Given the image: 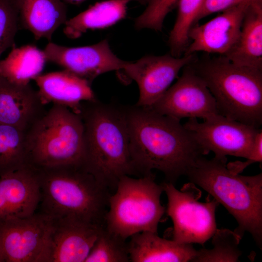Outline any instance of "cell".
Masks as SVG:
<instances>
[{"instance_id": "6da1fadb", "label": "cell", "mask_w": 262, "mask_h": 262, "mask_svg": "<svg viewBox=\"0 0 262 262\" xmlns=\"http://www.w3.org/2000/svg\"><path fill=\"white\" fill-rule=\"evenodd\" d=\"M127 124L131 159L140 177L162 172L174 184L200 156H204L180 120L150 107H123Z\"/></svg>"}, {"instance_id": "7a4b0ae2", "label": "cell", "mask_w": 262, "mask_h": 262, "mask_svg": "<svg viewBox=\"0 0 262 262\" xmlns=\"http://www.w3.org/2000/svg\"><path fill=\"white\" fill-rule=\"evenodd\" d=\"M79 115L84 126L85 170L109 190L115 189L124 176H138L131 159L123 107L97 99L84 101Z\"/></svg>"}, {"instance_id": "3957f363", "label": "cell", "mask_w": 262, "mask_h": 262, "mask_svg": "<svg viewBox=\"0 0 262 262\" xmlns=\"http://www.w3.org/2000/svg\"><path fill=\"white\" fill-rule=\"evenodd\" d=\"M227 159L198 157L185 175L221 203L235 218L234 231L242 238L247 231L257 245L262 246V174L246 176L234 174L226 165Z\"/></svg>"}, {"instance_id": "277c9868", "label": "cell", "mask_w": 262, "mask_h": 262, "mask_svg": "<svg viewBox=\"0 0 262 262\" xmlns=\"http://www.w3.org/2000/svg\"><path fill=\"white\" fill-rule=\"evenodd\" d=\"M35 168L42 213L54 219L68 217L105 225L109 190L82 166Z\"/></svg>"}, {"instance_id": "5b68a950", "label": "cell", "mask_w": 262, "mask_h": 262, "mask_svg": "<svg viewBox=\"0 0 262 262\" xmlns=\"http://www.w3.org/2000/svg\"><path fill=\"white\" fill-rule=\"evenodd\" d=\"M191 65L214 97L219 115L260 129L262 70L237 65L224 55Z\"/></svg>"}, {"instance_id": "8992f818", "label": "cell", "mask_w": 262, "mask_h": 262, "mask_svg": "<svg viewBox=\"0 0 262 262\" xmlns=\"http://www.w3.org/2000/svg\"><path fill=\"white\" fill-rule=\"evenodd\" d=\"M26 146L30 164L35 168L83 167L84 126L81 116L53 104L27 131Z\"/></svg>"}, {"instance_id": "52a82bcc", "label": "cell", "mask_w": 262, "mask_h": 262, "mask_svg": "<svg viewBox=\"0 0 262 262\" xmlns=\"http://www.w3.org/2000/svg\"><path fill=\"white\" fill-rule=\"evenodd\" d=\"M115 190L109 198L105 228L125 240L143 231L158 233V224L165 208L160 200L163 187L155 182L154 175L138 179L124 176L118 181Z\"/></svg>"}, {"instance_id": "ba28073f", "label": "cell", "mask_w": 262, "mask_h": 262, "mask_svg": "<svg viewBox=\"0 0 262 262\" xmlns=\"http://www.w3.org/2000/svg\"><path fill=\"white\" fill-rule=\"evenodd\" d=\"M162 185L168 199L166 213L173 224V240L203 245L217 229L215 211L219 203L215 199L199 201L201 191L191 182L180 190L169 182Z\"/></svg>"}, {"instance_id": "9c48e42d", "label": "cell", "mask_w": 262, "mask_h": 262, "mask_svg": "<svg viewBox=\"0 0 262 262\" xmlns=\"http://www.w3.org/2000/svg\"><path fill=\"white\" fill-rule=\"evenodd\" d=\"M183 126L204 155L212 151L214 157L221 159H227L228 155L246 159L261 130L220 115L202 122L197 118H189Z\"/></svg>"}, {"instance_id": "30bf717a", "label": "cell", "mask_w": 262, "mask_h": 262, "mask_svg": "<svg viewBox=\"0 0 262 262\" xmlns=\"http://www.w3.org/2000/svg\"><path fill=\"white\" fill-rule=\"evenodd\" d=\"M52 218L41 212L0 222V250L5 262H45Z\"/></svg>"}, {"instance_id": "8fae6325", "label": "cell", "mask_w": 262, "mask_h": 262, "mask_svg": "<svg viewBox=\"0 0 262 262\" xmlns=\"http://www.w3.org/2000/svg\"><path fill=\"white\" fill-rule=\"evenodd\" d=\"M191 64L183 67L177 82L150 108L179 120L186 117L204 120L219 115L214 97Z\"/></svg>"}, {"instance_id": "7c38bea8", "label": "cell", "mask_w": 262, "mask_h": 262, "mask_svg": "<svg viewBox=\"0 0 262 262\" xmlns=\"http://www.w3.org/2000/svg\"><path fill=\"white\" fill-rule=\"evenodd\" d=\"M196 59L195 54L177 57L171 54L145 56L128 62L123 70L134 81L139 96L135 105L149 107L169 88L180 70Z\"/></svg>"}, {"instance_id": "4fadbf2b", "label": "cell", "mask_w": 262, "mask_h": 262, "mask_svg": "<svg viewBox=\"0 0 262 262\" xmlns=\"http://www.w3.org/2000/svg\"><path fill=\"white\" fill-rule=\"evenodd\" d=\"M43 51L47 62L59 65L91 84L103 73L123 70L128 62L112 51L106 39L95 44L77 47L49 42Z\"/></svg>"}, {"instance_id": "5bb4252c", "label": "cell", "mask_w": 262, "mask_h": 262, "mask_svg": "<svg viewBox=\"0 0 262 262\" xmlns=\"http://www.w3.org/2000/svg\"><path fill=\"white\" fill-rule=\"evenodd\" d=\"M252 0L234 5L206 23L194 24L189 32L191 43L184 54L202 51L225 55L238 40L244 16Z\"/></svg>"}, {"instance_id": "9a60e30c", "label": "cell", "mask_w": 262, "mask_h": 262, "mask_svg": "<svg viewBox=\"0 0 262 262\" xmlns=\"http://www.w3.org/2000/svg\"><path fill=\"white\" fill-rule=\"evenodd\" d=\"M52 220L45 262H85L104 226L68 217Z\"/></svg>"}, {"instance_id": "2e32d148", "label": "cell", "mask_w": 262, "mask_h": 262, "mask_svg": "<svg viewBox=\"0 0 262 262\" xmlns=\"http://www.w3.org/2000/svg\"><path fill=\"white\" fill-rule=\"evenodd\" d=\"M40 200L34 167L28 166L0 177V222L33 214Z\"/></svg>"}, {"instance_id": "e0dca14e", "label": "cell", "mask_w": 262, "mask_h": 262, "mask_svg": "<svg viewBox=\"0 0 262 262\" xmlns=\"http://www.w3.org/2000/svg\"><path fill=\"white\" fill-rule=\"evenodd\" d=\"M38 91L0 77V123L26 131L46 113Z\"/></svg>"}, {"instance_id": "ac0fdd59", "label": "cell", "mask_w": 262, "mask_h": 262, "mask_svg": "<svg viewBox=\"0 0 262 262\" xmlns=\"http://www.w3.org/2000/svg\"><path fill=\"white\" fill-rule=\"evenodd\" d=\"M33 81L44 105L63 106L79 114L82 102L97 99L90 83L65 69L41 74Z\"/></svg>"}, {"instance_id": "d6986e66", "label": "cell", "mask_w": 262, "mask_h": 262, "mask_svg": "<svg viewBox=\"0 0 262 262\" xmlns=\"http://www.w3.org/2000/svg\"><path fill=\"white\" fill-rule=\"evenodd\" d=\"M127 242L130 262H192L196 254L191 244H180L162 238L158 233L143 231Z\"/></svg>"}, {"instance_id": "ffe728a7", "label": "cell", "mask_w": 262, "mask_h": 262, "mask_svg": "<svg viewBox=\"0 0 262 262\" xmlns=\"http://www.w3.org/2000/svg\"><path fill=\"white\" fill-rule=\"evenodd\" d=\"M19 26L30 31L36 40L50 42L52 35L67 19V8L61 0H14Z\"/></svg>"}, {"instance_id": "44dd1931", "label": "cell", "mask_w": 262, "mask_h": 262, "mask_svg": "<svg viewBox=\"0 0 262 262\" xmlns=\"http://www.w3.org/2000/svg\"><path fill=\"white\" fill-rule=\"evenodd\" d=\"M224 56L237 65L262 70V0L250 2L238 40Z\"/></svg>"}, {"instance_id": "7402d4cb", "label": "cell", "mask_w": 262, "mask_h": 262, "mask_svg": "<svg viewBox=\"0 0 262 262\" xmlns=\"http://www.w3.org/2000/svg\"><path fill=\"white\" fill-rule=\"evenodd\" d=\"M131 0H105L95 3L65 24L64 34L68 38L80 37L88 30L104 29L126 16Z\"/></svg>"}, {"instance_id": "603a6c76", "label": "cell", "mask_w": 262, "mask_h": 262, "mask_svg": "<svg viewBox=\"0 0 262 262\" xmlns=\"http://www.w3.org/2000/svg\"><path fill=\"white\" fill-rule=\"evenodd\" d=\"M46 62L43 50L35 46H14L8 56L0 60V77L16 84H29L41 74Z\"/></svg>"}, {"instance_id": "cb8c5ba5", "label": "cell", "mask_w": 262, "mask_h": 262, "mask_svg": "<svg viewBox=\"0 0 262 262\" xmlns=\"http://www.w3.org/2000/svg\"><path fill=\"white\" fill-rule=\"evenodd\" d=\"M26 134L19 128L0 123V177L31 165Z\"/></svg>"}, {"instance_id": "d4e9b609", "label": "cell", "mask_w": 262, "mask_h": 262, "mask_svg": "<svg viewBox=\"0 0 262 262\" xmlns=\"http://www.w3.org/2000/svg\"><path fill=\"white\" fill-rule=\"evenodd\" d=\"M204 0H180L177 16L170 32L168 43L171 55L180 57L189 44L188 33Z\"/></svg>"}, {"instance_id": "484cf974", "label": "cell", "mask_w": 262, "mask_h": 262, "mask_svg": "<svg viewBox=\"0 0 262 262\" xmlns=\"http://www.w3.org/2000/svg\"><path fill=\"white\" fill-rule=\"evenodd\" d=\"M212 238L213 247L201 248L192 262H239L242 252L238 246L242 237L229 229H216Z\"/></svg>"}, {"instance_id": "4316f807", "label": "cell", "mask_w": 262, "mask_h": 262, "mask_svg": "<svg viewBox=\"0 0 262 262\" xmlns=\"http://www.w3.org/2000/svg\"><path fill=\"white\" fill-rule=\"evenodd\" d=\"M130 262L126 240L102 227L85 262Z\"/></svg>"}, {"instance_id": "83f0119b", "label": "cell", "mask_w": 262, "mask_h": 262, "mask_svg": "<svg viewBox=\"0 0 262 262\" xmlns=\"http://www.w3.org/2000/svg\"><path fill=\"white\" fill-rule=\"evenodd\" d=\"M20 28L17 8L14 0H0V57L15 46V38Z\"/></svg>"}, {"instance_id": "f1b7e54d", "label": "cell", "mask_w": 262, "mask_h": 262, "mask_svg": "<svg viewBox=\"0 0 262 262\" xmlns=\"http://www.w3.org/2000/svg\"><path fill=\"white\" fill-rule=\"evenodd\" d=\"M179 0H147L145 10L135 20V28L162 31L166 16Z\"/></svg>"}, {"instance_id": "f546056e", "label": "cell", "mask_w": 262, "mask_h": 262, "mask_svg": "<svg viewBox=\"0 0 262 262\" xmlns=\"http://www.w3.org/2000/svg\"><path fill=\"white\" fill-rule=\"evenodd\" d=\"M245 162L237 161L226 164L228 169L234 174H240L248 166L262 161V131L257 133L251 153Z\"/></svg>"}, {"instance_id": "4dcf8cb0", "label": "cell", "mask_w": 262, "mask_h": 262, "mask_svg": "<svg viewBox=\"0 0 262 262\" xmlns=\"http://www.w3.org/2000/svg\"><path fill=\"white\" fill-rule=\"evenodd\" d=\"M246 0H204L196 19L195 24L209 15L222 12Z\"/></svg>"}, {"instance_id": "1f68e13d", "label": "cell", "mask_w": 262, "mask_h": 262, "mask_svg": "<svg viewBox=\"0 0 262 262\" xmlns=\"http://www.w3.org/2000/svg\"><path fill=\"white\" fill-rule=\"evenodd\" d=\"M64 0L66 1V2H68L71 4L77 5V4H79L84 2L86 0Z\"/></svg>"}, {"instance_id": "d6a6232c", "label": "cell", "mask_w": 262, "mask_h": 262, "mask_svg": "<svg viewBox=\"0 0 262 262\" xmlns=\"http://www.w3.org/2000/svg\"><path fill=\"white\" fill-rule=\"evenodd\" d=\"M135 1L139 3H140L141 4L146 5L147 0H131V1Z\"/></svg>"}, {"instance_id": "836d02e7", "label": "cell", "mask_w": 262, "mask_h": 262, "mask_svg": "<svg viewBox=\"0 0 262 262\" xmlns=\"http://www.w3.org/2000/svg\"><path fill=\"white\" fill-rule=\"evenodd\" d=\"M0 262H5L4 258L0 250Z\"/></svg>"}]
</instances>
